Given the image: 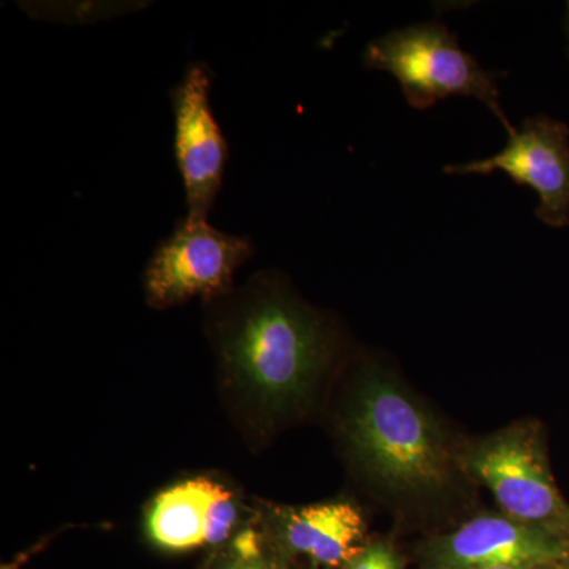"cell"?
<instances>
[{
    "instance_id": "obj_15",
    "label": "cell",
    "mask_w": 569,
    "mask_h": 569,
    "mask_svg": "<svg viewBox=\"0 0 569 569\" xmlns=\"http://www.w3.org/2000/svg\"><path fill=\"white\" fill-rule=\"evenodd\" d=\"M550 569H569V553L565 559L556 561V563L550 565Z\"/></svg>"
},
{
    "instance_id": "obj_13",
    "label": "cell",
    "mask_w": 569,
    "mask_h": 569,
    "mask_svg": "<svg viewBox=\"0 0 569 569\" xmlns=\"http://www.w3.org/2000/svg\"><path fill=\"white\" fill-rule=\"evenodd\" d=\"M343 569H400V565L388 546L372 545L362 549Z\"/></svg>"
},
{
    "instance_id": "obj_4",
    "label": "cell",
    "mask_w": 569,
    "mask_h": 569,
    "mask_svg": "<svg viewBox=\"0 0 569 569\" xmlns=\"http://www.w3.org/2000/svg\"><path fill=\"white\" fill-rule=\"evenodd\" d=\"M468 470L485 482L508 518L569 538V503L550 473L539 425H518L471 448Z\"/></svg>"
},
{
    "instance_id": "obj_7",
    "label": "cell",
    "mask_w": 569,
    "mask_h": 569,
    "mask_svg": "<svg viewBox=\"0 0 569 569\" xmlns=\"http://www.w3.org/2000/svg\"><path fill=\"white\" fill-rule=\"evenodd\" d=\"M500 152L488 159L448 164V174H492L501 171L519 186L537 192L539 222L552 228L569 224V127L546 114L531 116L508 134Z\"/></svg>"
},
{
    "instance_id": "obj_16",
    "label": "cell",
    "mask_w": 569,
    "mask_h": 569,
    "mask_svg": "<svg viewBox=\"0 0 569 569\" xmlns=\"http://www.w3.org/2000/svg\"><path fill=\"white\" fill-rule=\"evenodd\" d=\"M565 31H567L568 54H569V2H567V17H565Z\"/></svg>"
},
{
    "instance_id": "obj_1",
    "label": "cell",
    "mask_w": 569,
    "mask_h": 569,
    "mask_svg": "<svg viewBox=\"0 0 569 569\" xmlns=\"http://www.w3.org/2000/svg\"><path fill=\"white\" fill-rule=\"evenodd\" d=\"M212 326L224 365L269 407L305 399L337 342L331 323L272 272L254 277Z\"/></svg>"
},
{
    "instance_id": "obj_6",
    "label": "cell",
    "mask_w": 569,
    "mask_h": 569,
    "mask_svg": "<svg viewBox=\"0 0 569 569\" xmlns=\"http://www.w3.org/2000/svg\"><path fill=\"white\" fill-rule=\"evenodd\" d=\"M213 70L193 61L170 91L174 116V159L187 213L209 219L223 187L228 141L212 110Z\"/></svg>"
},
{
    "instance_id": "obj_14",
    "label": "cell",
    "mask_w": 569,
    "mask_h": 569,
    "mask_svg": "<svg viewBox=\"0 0 569 569\" xmlns=\"http://www.w3.org/2000/svg\"><path fill=\"white\" fill-rule=\"evenodd\" d=\"M29 556H31L29 552L21 553V556H18L17 560L11 561V563L2 565V569H20L21 565L29 559Z\"/></svg>"
},
{
    "instance_id": "obj_8",
    "label": "cell",
    "mask_w": 569,
    "mask_h": 569,
    "mask_svg": "<svg viewBox=\"0 0 569 569\" xmlns=\"http://www.w3.org/2000/svg\"><path fill=\"white\" fill-rule=\"evenodd\" d=\"M569 553V538L511 518L482 516L437 542L436 556L447 569L548 568Z\"/></svg>"
},
{
    "instance_id": "obj_3",
    "label": "cell",
    "mask_w": 569,
    "mask_h": 569,
    "mask_svg": "<svg viewBox=\"0 0 569 569\" xmlns=\"http://www.w3.org/2000/svg\"><path fill=\"white\" fill-rule=\"evenodd\" d=\"M362 62L392 74L415 110H429L448 97H470L492 111L508 134L515 133L500 103V74L479 66L441 22H418L377 37L362 52Z\"/></svg>"
},
{
    "instance_id": "obj_11",
    "label": "cell",
    "mask_w": 569,
    "mask_h": 569,
    "mask_svg": "<svg viewBox=\"0 0 569 569\" xmlns=\"http://www.w3.org/2000/svg\"><path fill=\"white\" fill-rule=\"evenodd\" d=\"M33 20L63 22V24H93L144 9V2H21Z\"/></svg>"
},
{
    "instance_id": "obj_5",
    "label": "cell",
    "mask_w": 569,
    "mask_h": 569,
    "mask_svg": "<svg viewBox=\"0 0 569 569\" xmlns=\"http://www.w3.org/2000/svg\"><path fill=\"white\" fill-rule=\"evenodd\" d=\"M254 253L253 239L217 230L189 213L153 250L144 269V293L156 309L182 305L194 296H227L236 271Z\"/></svg>"
},
{
    "instance_id": "obj_10",
    "label": "cell",
    "mask_w": 569,
    "mask_h": 569,
    "mask_svg": "<svg viewBox=\"0 0 569 569\" xmlns=\"http://www.w3.org/2000/svg\"><path fill=\"white\" fill-rule=\"evenodd\" d=\"M280 533L288 549L325 567H340L358 556L366 537L361 511L350 501L284 508Z\"/></svg>"
},
{
    "instance_id": "obj_12",
    "label": "cell",
    "mask_w": 569,
    "mask_h": 569,
    "mask_svg": "<svg viewBox=\"0 0 569 569\" xmlns=\"http://www.w3.org/2000/svg\"><path fill=\"white\" fill-rule=\"evenodd\" d=\"M213 569H276L266 559L261 539L253 530H246L234 538L230 552Z\"/></svg>"
},
{
    "instance_id": "obj_17",
    "label": "cell",
    "mask_w": 569,
    "mask_h": 569,
    "mask_svg": "<svg viewBox=\"0 0 569 569\" xmlns=\"http://www.w3.org/2000/svg\"><path fill=\"white\" fill-rule=\"evenodd\" d=\"M462 569H518V568H462Z\"/></svg>"
},
{
    "instance_id": "obj_2",
    "label": "cell",
    "mask_w": 569,
    "mask_h": 569,
    "mask_svg": "<svg viewBox=\"0 0 569 569\" xmlns=\"http://www.w3.org/2000/svg\"><path fill=\"white\" fill-rule=\"evenodd\" d=\"M346 430L366 473L392 492H437L451 477V456L440 427L385 373L365 378Z\"/></svg>"
},
{
    "instance_id": "obj_9",
    "label": "cell",
    "mask_w": 569,
    "mask_h": 569,
    "mask_svg": "<svg viewBox=\"0 0 569 569\" xmlns=\"http://www.w3.org/2000/svg\"><path fill=\"white\" fill-rule=\"evenodd\" d=\"M236 522L238 505L233 492L211 478H193L156 497L146 529L160 549L186 552L222 545Z\"/></svg>"
}]
</instances>
